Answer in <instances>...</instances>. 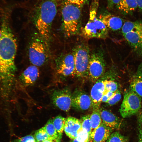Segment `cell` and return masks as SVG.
I'll list each match as a JSON object with an SVG mask.
<instances>
[{"label": "cell", "mask_w": 142, "mask_h": 142, "mask_svg": "<svg viewBox=\"0 0 142 142\" xmlns=\"http://www.w3.org/2000/svg\"><path fill=\"white\" fill-rule=\"evenodd\" d=\"M2 36L0 38V80L11 82L16 68L14 63L17 45L14 35L6 21L2 26Z\"/></svg>", "instance_id": "cell-1"}, {"label": "cell", "mask_w": 142, "mask_h": 142, "mask_svg": "<svg viewBox=\"0 0 142 142\" xmlns=\"http://www.w3.org/2000/svg\"><path fill=\"white\" fill-rule=\"evenodd\" d=\"M61 0H42L34 9L36 27L46 43L50 39L52 24Z\"/></svg>", "instance_id": "cell-2"}, {"label": "cell", "mask_w": 142, "mask_h": 142, "mask_svg": "<svg viewBox=\"0 0 142 142\" xmlns=\"http://www.w3.org/2000/svg\"><path fill=\"white\" fill-rule=\"evenodd\" d=\"M99 2V0H92L88 21L81 31V34L85 39H105L108 36V29L97 16Z\"/></svg>", "instance_id": "cell-3"}, {"label": "cell", "mask_w": 142, "mask_h": 142, "mask_svg": "<svg viewBox=\"0 0 142 142\" xmlns=\"http://www.w3.org/2000/svg\"><path fill=\"white\" fill-rule=\"evenodd\" d=\"M81 7L64 1L61 8L62 28L65 35L70 37L77 34L80 27Z\"/></svg>", "instance_id": "cell-4"}, {"label": "cell", "mask_w": 142, "mask_h": 142, "mask_svg": "<svg viewBox=\"0 0 142 142\" xmlns=\"http://www.w3.org/2000/svg\"><path fill=\"white\" fill-rule=\"evenodd\" d=\"M121 29L124 38L134 53L142 57V22L126 21Z\"/></svg>", "instance_id": "cell-5"}, {"label": "cell", "mask_w": 142, "mask_h": 142, "mask_svg": "<svg viewBox=\"0 0 142 142\" xmlns=\"http://www.w3.org/2000/svg\"><path fill=\"white\" fill-rule=\"evenodd\" d=\"M75 65V75L77 77H88V67L90 53L88 47L82 44L75 47L72 53Z\"/></svg>", "instance_id": "cell-6"}, {"label": "cell", "mask_w": 142, "mask_h": 142, "mask_svg": "<svg viewBox=\"0 0 142 142\" xmlns=\"http://www.w3.org/2000/svg\"><path fill=\"white\" fill-rule=\"evenodd\" d=\"M141 97L129 89L125 92L124 98L119 109L121 116L127 118L137 114L141 110Z\"/></svg>", "instance_id": "cell-7"}, {"label": "cell", "mask_w": 142, "mask_h": 142, "mask_svg": "<svg viewBox=\"0 0 142 142\" xmlns=\"http://www.w3.org/2000/svg\"><path fill=\"white\" fill-rule=\"evenodd\" d=\"M45 43L41 37L35 38L32 41L29 48L28 55L33 65L40 66L47 60L48 55Z\"/></svg>", "instance_id": "cell-8"}, {"label": "cell", "mask_w": 142, "mask_h": 142, "mask_svg": "<svg viewBox=\"0 0 142 142\" xmlns=\"http://www.w3.org/2000/svg\"><path fill=\"white\" fill-rule=\"evenodd\" d=\"M105 63L102 52L95 51L90 53L88 77L92 81H96L102 76L105 72Z\"/></svg>", "instance_id": "cell-9"}, {"label": "cell", "mask_w": 142, "mask_h": 142, "mask_svg": "<svg viewBox=\"0 0 142 142\" xmlns=\"http://www.w3.org/2000/svg\"><path fill=\"white\" fill-rule=\"evenodd\" d=\"M54 105L60 110L68 112L72 107V94L66 89L56 90L52 95Z\"/></svg>", "instance_id": "cell-10"}, {"label": "cell", "mask_w": 142, "mask_h": 142, "mask_svg": "<svg viewBox=\"0 0 142 142\" xmlns=\"http://www.w3.org/2000/svg\"><path fill=\"white\" fill-rule=\"evenodd\" d=\"M72 107L82 111L88 110L92 108L90 96L82 91L77 90L72 94Z\"/></svg>", "instance_id": "cell-11"}, {"label": "cell", "mask_w": 142, "mask_h": 142, "mask_svg": "<svg viewBox=\"0 0 142 142\" xmlns=\"http://www.w3.org/2000/svg\"><path fill=\"white\" fill-rule=\"evenodd\" d=\"M57 72L60 75L67 77L75 75V65L72 53L65 55L58 64Z\"/></svg>", "instance_id": "cell-12"}, {"label": "cell", "mask_w": 142, "mask_h": 142, "mask_svg": "<svg viewBox=\"0 0 142 142\" xmlns=\"http://www.w3.org/2000/svg\"><path fill=\"white\" fill-rule=\"evenodd\" d=\"M105 91L104 80L98 81L93 86L90 96L93 109L100 108L102 98Z\"/></svg>", "instance_id": "cell-13"}, {"label": "cell", "mask_w": 142, "mask_h": 142, "mask_svg": "<svg viewBox=\"0 0 142 142\" xmlns=\"http://www.w3.org/2000/svg\"><path fill=\"white\" fill-rule=\"evenodd\" d=\"M82 129L79 120L71 116L66 118L64 131L69 138L72 140L76 138Z\"/></svg>", "instance_id": "cell-14"}, {"label": "cell", "mask_w": 142, "mask_h": 142, "mask_svg": "<svg viewBox=\"0 0 142 142\" xmlns=\"http://www.w3.org/2000/svg\"><path fill=\"white\" fill-rule=\"evenodd\" d=\"M39 71L37 66L31 65L28 67L21 74L19 79L25 86L33 84L39 77Z\"/></svg>", "instance_id": "cell-15"}, {"label": "cell", "mask_w": 142, "mask_h": 142, "mask_svg": "<svg viewBox=\"0 0 142 142\" xmlns=\"http://www.w3.org/2000/svg\"><path fill=\"white\" fill-rule=\"evenodd\" d=\"M108 29L116 31L121 29L124 23L120 17L110 14L101 15L99 17Z\"/></svg>", "instance_id": "cell-16"}, {"label": "cell", "mask_w": 142, "mask_h": 142, "mask_svg": "<svg viewBox=\"0 0 142 142\" xmlns=\"http://www.w3.org/2000/svg\"><path fill=\"white\" fill-rule=\"evenodd\" d=\"M102 122L113 130L118 128L120 126V120L116 115L107 110L100 108Z\"/></svg>", "instance_id": "cell-17"}, {"label": "cell", "mask_w": 142, "mask_h": 142, "mask_svg": "<svg viewBox=\"0 0 142 142\" xmlns=\"http://www.w3.org/2000/svg\"><path fill=\"white\" fill-rule=\"evenodd\" d=\"M129 87L130 89L142 97V70L141 64L131 78Z\"/></svg>", "instance_id": "cell-18"}, {"label": "cell", "mask_w": 142, "mask_h": 142, "mask_svg": "<svg viewBox=\"0 0 142 142\" xmlns=\"http://www.w3.org/2000/svg\"><path fill=\"white\" fill-rule=\"evenodd\" d=\"M113 129L102 122L94 134L93 142H105L111 134Z\"/></svg>", "instance_id": "cell-19"}, {"label": "cell", "mask_w": 142, "mask_h": 142, "mask_svg": "<svg viewBox=\"0 0 142 142\" xmlns=\"http://www.w3.org/2000/svg\"><path fill=\"white\" fill-rule=\"evenodd\" d=\"M116 7L125 15L131 14L138 8L136 0H122Z\"/></svg>", "instance_id": "cell-20"}, {"label": "cell", "mask_w": 142, "mask_h": 142, "mask_svg": "<svg viewBox=\"0 0 142 142\" xmlns=\"http://www.w3.org/2000/svg\"><path fill=\"white\" fill-rule=\"evenodd\" d=\"M100 108L93 109L92 112L90 115L92 130L90 138L92 140H93L95 131L102 123Z\"/></svg>", "instance_id": "cell-21"}, {"label": "cell", "mask_w": 142, "mask_h": 142, "mask_svg": "<svg viewBox=\"0 0 142 142\" xmlns=\"http://www.w3.org/2000/svg\"><path fill=\"white\" fill-rule=\"evenodd\" d=\"M66 118L59 115L54 117L53 119V124L58 134L59 139L62 138L64 130Z\"/></svg>", "instance_id": "cell-22"}, {"label": "cell", "mask_w": 142, "mask_h": 142, "mask_svg": "<svg viewBox=\"0 0 142 142\" xmlns=\"http://www.w3.org/2000/svg\"><path fill=\"white\" fill-rule=\"evenodd\" d=\"M44 127L50 138L60 140L57 132L53 124L52 120L51 119H49Z\"/></svg>", "instance_id": "cell-23"}, {"label": "cell", "mask_w": 142, "mask_h": 142, "mask_svg": "<svg viewBox=\"0 0 142 142\" xmlns=\"http://www.w3.org/2000/svg\"><path fill=\"white\" fill-rule=\"evenodd\" d=\"M90 116V114L83 115L81 117L79 120L82 129L87 132L90 136L92 130V126Z\"/></svg>", "instance_id": "cell-24"}, {"label": "cell", "mask_w": 142, "mask_h": 142, "mask_svg": "<svg viewBox=\"0 0 142 142\" xmlns=\"http://www.w3.org/2000/svg\"><path fill=\"white\" fill-rule=\"evenodd\" d=\"M34 137L36 142H42L46 140L52 139L49 137L44 127L35 132Z\"/></svg>", "instance_id": "cell-25"}, {"label": "cell", "mask_w": 142, "mask_h": 142, "mask_svg": "<svg viewBox=\"0 0 142 142\" xmlns=\"http://www.w3.org/2000/svg\"><path fill=\"white\" fill-rule=\"evenodd\" d=\"M127 139L118 132L111 133L106 142H127Z\"/></svg>", "instance_id": "cell-26"}, {"label": "cell", "mask_w": 142, "mask_h": 142, "mask_svg": "<svg viewBox=\"0 0 142 142\" xmlns=\"http://www.w3.org/2000/svg\"><path fill=\"white\" fill-rule=\"evenodd\" d=\"M105 90L113 92H115L118 90V85L117 83L111 80H104Z\"/></svg>", "instance_id": "cell-27"}, {"label": "cell", "mask_w": 142, "mask_h": 142, "mask_svg": "<svg viewBox=\"0 0 142 142\" xmlns=\"http://www.w3.org/2000/svg\"><path fill=\"white\" fill-rule=\"evenodd\" d=\"M137 114L138 128V142H142V110H140Z\"/></svg>", "instance_id": "cell-28"}, {"label": "cell", "mask_w": 142, "mask_h": 142, "mask_svg": "<svg viewBox=\"0 0 142 142\" xmlns=\"http://www.w3.org/2000/svg\"><path fill=\"white\" fill-rule=\"evenodd\" d=\"M76 139L78 142H89L90 139V136L88 133L82 129Z\"/></svg>", "instance_id": "cell-29"}, {"label": "cell", "mask_w": 142, "mask_h": 142, "mask_svg": "<svg viewBox=\"0 0 142 142\" xmlns=\"http://www.w3.org/2000/svg\"><path fill=\"white\" fill-rule=\"evenodd\" d=\"M121 93L118 90L115 92L114 96L109 99L107 103L109 105L112 106L115 104L119 101L121 98Z\"/></svg>", "instance_id": "cell-30"}, {"label": "cell", "mask_w": 142, "mask_h": 142, "mask_svg": "<svg viewBox=\"0 0 142 142\" xmlns=\"http://www.w3.org/2000/svg\"><path fill=\"white\" fill-rule=\"evenodd\" d=\"M16 142H36L34 137L31 135H28L19 138L16 140Z\"/></svg>", "instance_id": "cell-31"}, {"label": "cell", "mask_w": 142, "mask_h": 142, "mask_svg": "<svg viewBox=\"0 0 142 142\" xmlns=\"http://www.w3.org/2000/svg\"><path fill=\"white\" fill-rule=\"evenodd\" d=\"M88 0H64V1L82 7Z\"/></svg>", "instance_id": "cell-32"}, {"label": "cell", "mask_w": 142, "mask_h": 142, "mask_svg": "<svg viewBox=\"0 0 142 142\" xmlns=\"http://www.w3.org/2000/svg\"><path fill=\"white\" fill-rule=\"evenodd\" d=\"M122 0H108V6L109 7H113L116 6Z\"/></svg>", "instance_id": "cell-33"}, {"label": "cell", "mask_w": 142, "mask_h": 142, "mask_svg": "<svg viewBox=\"0 0 142 142\" xmlns=\"http://www.w3.org/2000/svg\"><path fill=\"white\" fill-rule=\"evenodd\" d=\"M138 8L142 12V0H136Z\"/></svg>", "instance_id": "cell-34"}, {"label": "cell", "mask_w": 142, "mask_h": 142, "mask_svg": "<svg viewBox=\"0 0 142 142\" xmlns=\"http://www.w3.org/2000/svg\"><path fill=\"white\" fill-rule=\"evenodd\" d=\"M42 142H60V140L58 139H50L46 140Z\"/></svg>", "instance_id": "cell-35"}, {"label": "cell", "mask_w": 142, "mask_h": 142, "mask_svg": "<svg viewBox=\"0 0 142 142\" xmlns=\"http://www.w3.org/2000/svg\"><path fill=\"white\" fill-rule=\"evenodd\" d=\"M72 142H78L77 139L75 138L73 140Z\"/></svg>", "instance_id": "cell-36"}, {"label": "cell", "mask_w": 142, "mask_h": 142, "mask_svg": "<svg viewBox=\"0 0 142 142\" xmlns=\"http://www.w3.org/2000/svg\"><path fill=\"white\" fill-rule=\"evenodd\" d=\"M2 36V32L1 30H0V38Z\"/></svg>", "instance_id": "cell-37"}, {"label": "cell", "mask_w": 142, "mask_h": 142, "mask_svg": "<svg viewBox=\"0 0 142 142\" xmlns=\"http://www.w3.org/2000/svg\"><path fill=\"white\" fill-rule=\"evenodd\" d=\"M141 67H142V64H141Z\"/></svg>", "instance_id": "cell-38"}]
</instances>
